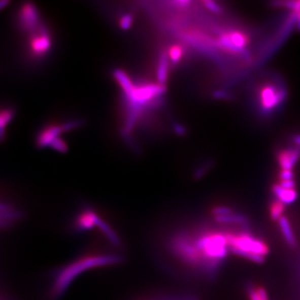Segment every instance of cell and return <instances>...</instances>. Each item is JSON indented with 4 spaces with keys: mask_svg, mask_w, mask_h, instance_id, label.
<instances>
[{
    "mask_svg": "<svg viewBox=\"0 0 300 300\" xmlns=\"http://www.w3.org/2000/svg\"><path fill=\"white\" fill-rule=\"evenodd\" d=\"M158 261L169 272L189 269L214 273L228 254L225 234L170 226L158 238Z\"/></svg>",
    "mask_w": 300,
    "mask_h": 300,
    "instance_id": "cell-1",
    "label": "cell"
},
{
    "mask_svg": "<svg viewBox=\"0 0 300 300\" xmlns=\"http://www.w3.org/2000/svg\"><path fill=\"white\" fill-rule=\"evenodd\" d=\"M123 260V255L119 251L93 249L80 254L64 265L54 270L47 289V300L59 299L65 293L70 284L82 273L96 268L117 265Z\"/></svg>",
    "mask_w": 300,
    "mask_h": 300,
    "instance_id": "cell-2",
    "label": "cell"
},
{
    "mask_svg": "<svg viewBox=\"0 0 300 300\" xmlns=\"http://www.w3.org/2000/svg\"><path fill=\"white\" fill-rule=\"evenodd\" d=\"M73 232L77 235L97 228L114 249L120 250L121 239L114 228L93 207H82L75 215L72 224Z\"/></svg>",
    "mask_w": 300,
    "mask_h": 300,
    "instance_id": "cell-3",
    "label": "cell"
},
{
    "mask_svg": "<svg viewBox=\"0 0 300 300\" xmlns=\"http://www.w3.org/2000/svg\"><path fill=\"white\" fill-rule=\"evenodd\" d=\"M228 249L256 263H262L270 252L265 243L248 233H226Z\"/></svg>",
    "mask_w": 300,
    "mask_h": 300,
    "instance_id": "cell-4",
    "label": "cell"
},
{
    "mask_svg": "<svg viewBox=\"0 0 300 300\" xmlns=\"http://www.w3.org/2000/svg\"><path fill=\"white\" fill-rule=\"evenodd\" d=\"M249 43L248 35L239 30L228 31L222 34L218 40L219 48L229 53L242 51L249 45Z\"/></svg>",
    "mask_w": 300,
    "mask_h": 300,
    "instance_id": "cell-5",
    "label": "cell"
},
{
    "mask_svg": "<svg viewBox=\"0 0 300 300\" xmlns=\"http://www.w3.org/2000/svg\"><path fill=\"white\" fill-rule=\"evenodd\" d=\"M23 210L8 200L0 199V230L12 228L23 218Z\"/></svg>",
    "mask_w": 300,
    "mask_h": 300,
    "instance_id": "cell-6",
    "label": "cell"
},
{
    "mask_svg": "<svg viewBox=\"0 0 300 300\" xmlns=\"http://www.w3.org/2000/svg\"><path fill=\"white\" fill-rule=\"evenodd\" d=\"M17 23L19 29L23 32H32L40 27V14L37 9L31 4H25L20 7L18 16Z\"/></svg>",
    "mask_w": 300,
    "mask_h": 300,
    "instance_id": "cell-7",
    "label": "cell"
},
{
    "mask_svg": "<svg viewBox=\"0 0 300 300\" xmlns=\"http://www.w3.org/2000/svg\"><path fill=\"white\" fill-rule=\"evenodd\" d=\"M40 27L41 26L30 32L28 40L29 51L31 54L36 58H40L41 56L46 54L51 47L50 38L47 35V31L45 28Z\"/></svg>",
    "mask_w": 300,
    "mask_h": 300,
    "instance_id": "cell-8",
    "label": "cell"
},
{
    "mask_svg": "<svg viewBox=\"0 0 300 300\" xmlns=\"http://www.w3.org/2000/svg\"><path fill=\"white\" fill-rule=\"evenodd\" d=\"M284 93L277 87L272 84H265L261 87L258 92V100L262 110L265 112L272 111L278 107L282 100L284 99Z\"/></svg>",
    "mask_w": 300,
    "mask_h": 300,
    "instance_id": "cell-9",
    "label": "cell"
},
{
    "mask_svg": "<svg viewBox=\"0 0 300 300\" xmlns=\"http://www.w3.org/2000/svg\"><path fill=\"white\" fill-rule=\"evenodd\" d=\"M164 91L163 86L155 84H148L144 86L134 87L133 90L127 94L132 105H141L154 99Z\"/></svg>",
    "mask_w": 300,
    "mask_h": 300,
    "instance_id": "cell-10",
    "label": "cell"
},
{
    "mask_svg": "<svg viewBox=\"0 0 300 300\" xmlns=\"http://www.w3.org/2000/svg\"><path fill=\"white\" fill-rule=\"evenodd\" d=\"M300 157L299 148L284 149L278 155V163L282 170H292Z\"/></svg>",
    "mask_w": 300,
    "mask_h": 300,
    "instance_id": "cell-11",
    "label": "cell"
},
{
    "mask_svg": "<svg viewBox=\"0 0 300 300\" xmlns=\"http://www.w3.org/2000/svg\"><path fill=\"white\" fill-rule=\"evenodd\" d=\"M62 131H65L63 126H52V127L45 128L38 137V145L40 147H46L47 145H50V144L58 138V135Z\"/></svg>",
    "mask_w": 300,
    "mask_h": 300,
    "instance_id": "cell-12",
    "label": "cell"
},
{
    "mask_svg": "<svg viewBox=\"0 0 300 300\" xmlns=\"http://www.w3.org/2000/svg\"><path fill=\"white\" fill-rule=\"evenodd\" d=\"M273 192L275 193L277 199L283 203L284 205H291L298 198V193L295 189H284L281 186H279V184L274 185Z\"/></svg>",
    "mask_w": 300,
    "mask_h": 300,
    "instance_id": "cell-13",
    "label": "cell"
},
{
    "mask_svg": "<svg viewBox=\"0 0 300 300\" xmlns=\"http://www.w3.org/2000/svg\"><path fill=\"white\" fill-rule=\"evenodd\" d=\"M278 222H279V228L281 230L283 237L284 238L287 244L292 247L295 246V237H294L293 230H292V227H291L289 219H287L286 217L283 216Z\"/></svg>",
    "mask_w": 300,
    "mask_h": 300,
    "instance_id": "cell-14",
    "label": "cell"
},
{
    "mask_svg": "<svg viewBox=\"0 0 300 300\" xmlns=\"http://www.w3.org/2000/svg\"><path fill=\"white\" fill-rule=\"evenodd\" d=\"M214 219L218 223H224V224H235V225H240L244 228H246L248 226V219L244 215L235 214V213L228 214L225 216L215 217Z\"/></svg>",
    "mask_w": 300,
    "mask_h": 300,
    "instance_id": "cell-15",
    "label": "cell"
},
{
    "mask_svg": "<svg viewBox=\"0 0 300 300\" xmlns=\"http://www.w3.org/2000/svg\"><path fill=\"white\" fill-rule=\"evenodd\" d=\"M14 115L13 108L0 109V140H4L6 127L12 119H14Z\"/></svg>",
    "mask_w": 300,
    "mask_h": 300,
    "instance_id": "cell-16",
    "label": "cell"
},
{
    "mask_svg": "<svg viewBox=\"0 0 300 300\" xmlns=\"http://www.w3.org/2000/svg\"><path fill=\"white\" fill-rule=\"evenodd\" d=\"M284 210H285V205H284L283 203L278 199L273 201L270 209L271 219L274 221H279V219L284 216Z\"/></svg>",
    "mask_w": 300,
    "mask_h": 300,
    "instance_id": "cell-17",
    "label": "cell"
},
{
    "mask_svg": "<svg viewBox=\"0 0 300 300\" xmlns=\"http://www.w3.org/2000/svg\"><path fill=\"white\" fill-rule=\"evenodd\" d=\"M114 76H115L117 81L119 82V84L121 85L122 89L124 91L126 95L133 90L134 85L131 83L130 79H128V76L124 73L122 72L121 70L115 71Z\"/></svg>",
    "mask_w": 300,
    "mask_h": 300,
    "instance_id": "cell-18",
    "label": "cell"
},
{
    "mask_svg": "<svg viewBox=\"0 0 300 300\" xmlns=\"http://www.w3.org/2000/svg\"><path fill=\"white\" fill-rule=\"evenodd\" d=\"M249 295L250 300H269L265 289L263 288L249 287Z\"/></svg>",
    "mask_w": 300,
    "mask_h": 300,
    "instance_id": "cell-19",
    "label": "cell"
},
{
    "mask_svg": "<svg viewBox=\"0 0 300 300\" xmlns=\"http://www.w3.org/2000/svg\"><path fill=\"white\" fill-rule=\"evenodd\" d=\"M167 56H162V57H161L160 63H159V65H158V81L160 82V83H163V82L165 81L166 78H167Z\"/></svg>",
    "mask_w": 300,
    "mask_h": 300,
    "instance_id": "cell-20",
    "label": "cell"
},
{
    "mask_svg": "<svg viewBox=\"0 0 300 300\" xmlns=\"http://www.w3.org/2000/svg\"><path fill=\"white\" fill-rule=\"evenodd\" d=\"M183 55H184V50H183V48H182L181 46H179V45H175V46H173L172 48L170 49V52H169L170 58L172 62H174V63H177V62H179V61L181 59Z\"/></svg>",
    "mask_w": 300,
    "mask_h": 300,
    "instance_id": "cell-21",
    "label": "cell"
},
{
    "mask_svg": "<svg viewBox=\"0 0 300 300\" xmlns=\"http://www.w3.org/2000/svg\"><path fill=\"white\" fill-rule=\"evenodd\" d=\"M138 300H177L172 292H163V293H155L154 295L149 298H141Z\"/></svg>",
    "mask_w": 300,
    "mask_h": 300,
    "instance_id": "cell-22",
    "label": "cell"
},
{
    "mask_svg": "<svg viewBox=\"0 0 300 300\" xmlns=\"http://www.w3.org/2000/svg\"><path fill=\"white\" fill-rule=\"evenodd\" d=\"M286 6L294 12L296 21L298 24V28L300 29V1L286 3Z\"/></svg>",
    "mask_w": 300,
    "mask_h": 300,
    "instance_id": "cell-23",
    "label": "cell"
},
{
    "mask_svg": "<svg viewBox=\"0 0 300 300\" xmlns=\"http://www.w3.org/2000/svg\"><path fill=\"white\" fill-rule=\"evenodd\" d=\"M233 213V210H231L230 208L224 207V206H220V207H214L212 210V214L215 217L225 216L228 214H230Z\"/></svg>",
    "mask_w": 300,
    "mask_h": 300,
    "instance_id": "cell-24",
    "label": "cell"
},
{
    "mask_svg": "<svg viewBox=\"0 0 300 300\" xmlns=\"http://www.w3.org/2000/svg\"><path fill=\"white\" fill-rule=\"evenodd\" d=\"M49 146H51L53 149H55L57 151L59 152H65L66 151V145L62 140H59L58 138H57L55 140H54L53 142L50 144Z\"/></svg>",
    "mask_w": 300,
    "mask_h": 300,
    "instance_id": "cell-25",
    "label": "cell"
},
{
    "mask_svg": "<svg viewBox=\"0 0 300 300\" xmlns=\"http://www.w3.org/2000/svg\"><path fill=\"white\" fill-rule=\"evenodd\" d=\"M280 181H285V180H293V174L292 170H282L280 175H279Z\"/></svg>",
    "mask_w": 300,
    "mask_h": 300,
    "instance_id": "cell-26",
    "label": "cell"
},
{
    "mask_svg": "<svg viewBox=\"0 0 300 300\" xmlns=\"http://www.w3.org/2000/svg\"><path fill=\"white\" fill-rule=\"evenodd\" d=\"M131 24H132V18L129 15H126L122 18L121 22H120L122 28L127 29L130 27Z\"/></svg>",
    "mask_w": 300,
    "mask_h": 300,
    "instance_id": "cell-27",
    "label": "cell"
},
{
    "mask_svg": "<svg viewBox=\"0 0 300 300\" xmlns=\"http://www.w3.org/2000/svg\"><path fill=\"white\" fill-rule=\"evenodd\" d=\"M279 186L287 189H293L295 187V183L293 180H285V181H280L279 183Z\"/></svg>",
    "mask_w": 300,
    "mask_h": 300,
    "instance_id": "cell-28",
    "label": "cell"
},
{
    "mask_svg": "<svg viewBox=\"0 0 300 300\" xmlns=\"http://www.w3.org/2000/svg\"><path fill=\"white\" fill-rule=\"evenodd\" d=\"M205 4L206 5V8H208L211 11L214 12V13H219L220 11V9L215 3L211 2V1H206Z\"/></svg>",
    "mask_w": 300,
    "mask_h": 300,
    "instance_id": "cell-29",
    "label": "cell"
},
{
    "mask_svg": "<svg viewBox=\"0 0 300 300\" xmlns=\"http://www.w3.org/2000/svg\"><path fill=\"white\" fill-rule=\"evenodd\" d=\"M293 142L295 143L298 148H300V135H296L295 137L293 138Z\"/></svg>",
    "mask_w": 300,
    "mask_h": 300,
    "instance_id": "cell-30",
    "label": "cell"
},
{
    "mask_svg": "<svg viewBox=\"0 0 300 300\" xmlns=\"http://www.w3.org/2000/svg\"><path fill=\"white\" fill-rule=\"evenodd\" d=\"M8 4H9V2H7V1H0V11H1L3 9H5V8L7 6Z\"/></svg>",
    "mask_w": 300,
    "mask_h": 300,
    "instance_id": "cell-31",
    "label": "cell"
}]
</instances>
